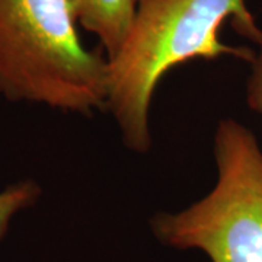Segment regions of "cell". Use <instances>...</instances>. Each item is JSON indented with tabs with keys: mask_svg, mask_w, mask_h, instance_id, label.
<instances>
[{
	"mask_svg": "<svg viewBox=\"0 0 262 262\" xmlns=\"http://www.w3.org/2000/svg\"><path fill=\"white\" fill-rule=\"evenodd\" d=\"M226 20L239 35L259 44L262 29L246 0H139L128 35L108 58L106 111L118 124L127 149H151V99L169 70L196 58L225 56L252 63L251 48L232 47L220 39Z\"/></svg>",
	"mask_w": 262,
	"mask_h": 262,
	"instance_id": "cell-1",
	"label": "cell"
},
{
	"mask_svg": "<svg viewBox=\"0 0 262 262\" xmlns=\"http://www.w3.org/2000/svg\"><path fill=\"white\" fill-rule=\"evenodd\" d=\"M0 96L83 117L106 111L108 58L84 47L67 0H0Z\"/></svg>",
	"mask_w": 262,
	"mask_h": 262,
	"instance_id": "cell-2",
	"label": "cell"
},
{
	"mask_svg": "<svg viewBox=\"0 0 262 262\" xmlns=\"http://www.w3.org/2000/svg\"><path fill=\"white\" fill-rule=\"evenodd\" d=\"M217 179L201 200L159 213L151 230L166 246L198 249L211 262H262V149L246 125L223 118L214 134Z\"/></svg>",
	"mask_w": 262,
	"mask_h": 262,
	"instance_id": "cell-3",
	"label": "cell"
},
{
	"mask_svg": "<svg viewBox=\"0 0 262 262\" xmlns=\"http://www.w3.org/2000/svg\"><path fill=\"white\" fill-rule=\"evenodd\" d=\"M76 24L98 37L106 58L118 53L130 32L139 0H67Z\"/></svg>",
	"mask_w": 262,
	"mask_h": 262,
	"instance_id": "cell-4",
	"label": "cell"
},
{
	"mask_svg": "<svg viewBox=\"0 0 262 262\" xmlns=\"http://www.w3.org/2000/svg\"><path fill=\"white\" fill-rule=\"evenodd\" d=\"M41 195V187L34 179H22L0 191V239L19 211L32 207Z\"/></svg>",
	"mask_w": 262,
	"mask_h": 262,
	"instance_id": "cell-5",
	"label": "cell"
},
{
	"mask_svg": "<svg viewBox=\"0 0 262 262\" xmlns=\"http://www.w3.org/2000/svg\"><path fill=\"white\" fill-rule=\"evenodd\" d=\"M251 64V75L246 82V103L253 113L262 115V39Z\"/></svg>",
	"mask_w": 262,
	"mask_h": 262,
	"instance_id": "cell-6",
	"label": "cell"
}]
</instances>
